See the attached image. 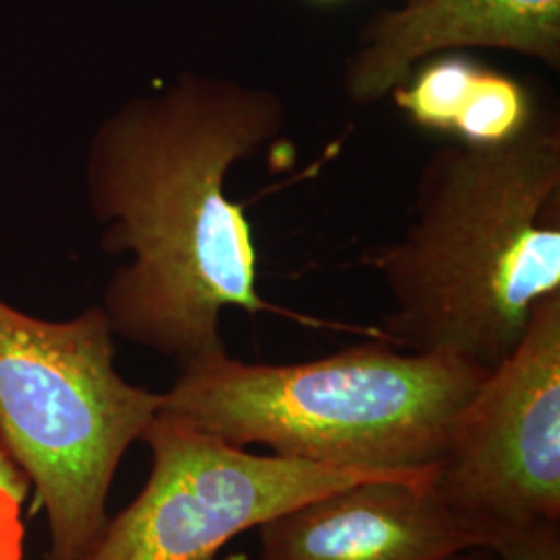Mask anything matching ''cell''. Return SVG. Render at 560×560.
I'll return each mask as SVG.
<instances>
[{
  "instance_id": "cell-6",
  "label": "cell",
  "mask_w": 560,
  "mask_h": 560,
  "mask_svg": "<svg viewBox=\"0 0 560 560\" xmlns=\"http://www.w3.org/2000/svg\"><path fill=\"white\" fill-rule=\"evenodd\" d=\"M434 488L481 550L494 532L560 523V293L463 409Z\"/></svg>"
},
{
  "instance_id": "cell-11",
  "label": "cell",
  "mask_w": 560,
  "mask_h": 560,
  "mask_svg": "<svg viewBox=\"0 0 560 560\" xmlns=\"http://www.w3.org/2000/svg\"><path fill=\"white\" fill-rule=\"evenodd\" d=\"M483 550L499 560H560V523H534L490 534Z\"/></svg>"
},
{
  "instance_id": "cell-8",
  "label": "cell",
  "mask_w": 560,
  "mask_h": 560,
  "mask_svg": "<svg viewBox=\"0 0 560 560\" xmlns=\"http://www.w3.org/2000/svg\"><path fill=\"white\" fill-rule=\"evenodd\" d=\"M459 48H492L560 67V0H407L368 21L347 60L345 92L378 104L420 60Z\"/></svg>"
},
{
  "instance_id": "cell-5",
  "label": "cell",
  "mask_w": 560,
  "mask_h": 560,
  "mask_svg": "<svg viewBox=\"0 0 560 560\" xmlns=\"http://www.w3.org/2000/svg\"><path fill=\"white\" fill-rule=\"evenodd\" d=\"M152 469L80 560H219L222 548L301 502L370 480H430L254 455L159 411L143 432Z\"/></svg>"
},
{
  "instance_id": "cell-10",
  "label": "cell",
  "mask_w": 560,
  "mask_h": 560,
  "mask_svg": "<svg viewBox=\"0 0 560 560\" xmlns=\"http://www.w3.org/2000/svg\"><path fill=\"white\" fill-rule=\"evenodd\" d=\"M30 480L0 439V557H23L21 509Z\"/></svg>"
},
{
  "instance_id": "cell-1",
  "label": "cell",
  "mask_w": 560,
  "mask_h": 560,
  "mask_svg": "<svg viewBox=\"0 0 560 560\" xmlns=\"http://www.w3.org/2000/svg\"><path fill=\"white\" fill-rule=\"evenodd\" d=\"M284 122L277 92L203 73H183L104 119L85 187L102 247L131 254L101 305L117 337L180 370L226 351V307L322 326L261 298L252 224L224 189L231 168L277 140Z\"/></svg>"
},
{
  "instance_id": "cell-4",
  "label": "cell",
  "mask_w": 560,
  "mask_h": 560,
  "mask_svg": "<svg viewBox=\"0 0 560 560\" xmlns=\"http://www.w3.org/2000/svg\"><path fill=\"white\" fill-rule=\"evenodd\" d=\"M113 337L102 307L46 322L0 300V439L46 513V560L98 538L117 467L161 411V393L117 372Z\"/></svg>"
},
{
  "instance_id": "cell-7",
  "label": "cell",
  "mask_w": 560,
  "mask_h": 560,
  "mask_svg": "<svg viewBox=\"0 0 560 560\" xmlns=\"http://www.w3.org/2000/svg\"><path fill=\"white\" fill-rule=\"evenodd\" d=\"M434 478L360 481L301 502L258 527L260 560H453L481 550Z\"/></svg>"
},
{
  "instance_id": "cell-13",
  "label": "cell",
  "mask_w": 560,
  "mask_h": 560,
  "mask_svg": "<svg viewBox=\"0 0 560 560\" xmlns=\"http://www.w3.org/2000/svg\"><path fill=\"white\" fill-rule=\"evenodd\" d=\"M0 560H21V557H0Z\"/></svg>"
},
{
  "instance_id": "cell-12",
  "label": "cell",
  "mask_w": 560,
  "mask_h": 560,
  "mask_svg": "<svg viewBox=\"0 0 560 560\" xmlns=\"http://www.w3.org/2000/svg\"><path fill=\"white\" fill-rule=\"evenodd\" d=\"M467 560H499L494 555H490V552H486V550H474V552H469V559Z\"/></svg>"
},
{
  "instance_id": "cell-2",
  "label": "cell",
  "mask_w": 560,
  "mask_h": 560,
  "mask_svg": "<svg viewBox=\"0 0 560 560\" xmlns=\"http://www.w3.org/2000/svg\"><path fill=\"white\" fill-rule=\"evenodd\" d=\"M361 261L393 301L388 345L494 372L560 293L559 120L534 110L509 140L439 148L402 237Z\"/></svg>"
},
{
  "instance_id": "cell-9",
  "label": "cell",
  "mask_w": 560,
  "mask_h": 560,
  "mask_svg": "<svg viewBox=\"0 0 560 560\" xmlns=\"http://www.w3.org/2000/svg\"><path fill=\"white\" fill-rule=\"evenodd\" d=\"M390 96L420 127L457 133L467 143L509 140L534 113L520 81L457 57L430 62Z\"/></svg>"
},
{
  "instance_id": "cell-14",
  "label": "cell",
  "mask_w": 560,
  "mask_h": 560,
  "mask_svg": "<svg viewBox=\"0 0 560 560\" xmlns=\"http://www.w3.org/2000/svg\"><path fill=\"white\" fill-rule=\"evenodd\" d=\"M471 552H474V550H471ZM469 559V552H467V555H463V557H457V559H453V560H467Z\"/></svg>"
},
{
  "instance_id": "cell-3",
  "label": "cell",
  "mask_w": 560,
  "mask_h": 560,
  "mask_svg": "<svg viewBox=\"0 0 560 560\" xmlns=\"http://www.w3.org/2000/svg\"><path fill=\"white\" fill-rule=\"evenodd\" d=\"M488 378L476 365L386 340L320 360L266 365L226 351L180 368L161 411L229 444L376 474H423L442 459Z\"/></svg>"
}]
</instances>
